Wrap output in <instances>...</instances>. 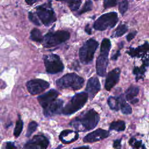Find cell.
Returning <instances> with one entry per match:
<instances>
[{
  "instance_id": "obj_1",
  "label": "cell",
  "mask_w": 149,
  "mask_h": 149,
  "mask_svg": "<svg viewBox=\"0 0 149 149\" xmlns=\"http://www.w3.org/2000/svg\"><path fill=\"white\" fill-rule=\"evenodd\" d=\"M100 120L99 114L93 109L81 113L73 120L70 125L79 131H88L94 129Z\"/></svg>"
},
{
  "instance_id": "obj_2",
  "label": "cell",
  "mask_w": 149,
  "mask_h": 149,
  "mask_svg": "<svg viewBox=\"0 0 149 149\" xmlns=\"http://www.w3.org/2000/svg\"><path fill=\"white\" fill-rule=\"evenodd\" d=\"M111 43L108 38L102 40L100 47V54L96 61V72L98 75L104 76L108 65V54Z\"/></svg>"
},
{
  "instance_id": "obj_3",
  "label": "cell",
  "mask_w": 149,
  "mask_h": 149,
  "mask_svg": "<svg viewBox=\"0 0 149 149\" xmlns=\"http://www.w3.org/2000/svg\"><path fill=\"white\" fill-rule=\"evenodd\" d=\"M84 82L83 78L76 73H68L58 79L56 81V84L60 89L77 90L83 87Z\"/></svg>"
},
{
  "instance_id": "obj_4",
  "label": "cell",
  "mask_w": 149,
  "mask_h": 149,
  "mask_svg": "<svg viewBox=\"0 0 149 149\" xmlns=\"http://www.w3.org/2000/svg\"><path fill=\"white\" fill-rule=\"evenodd\" d=\"M88 98L86 92H81L76 94L70 101L63 108L62 113L64 115H71L81 109L87 101Z\"/></svg>"
},
{
  "instance_id": "obj_5",
  "label": "cell",
  "mask_w": 149,
  "mask_h": 149,
  "mask_svg": "<svg viewBox=\"0 0 149 149\" xmlns=\"http://www.w3.org/2000/svg\"><path fill=\"white\" fill-rule=\"evenodd\" d=\"M98 46V42L94 39H89L79 50V58L83 64L90 63L94 58V53Z\"/></svg>"
},
{
  "instance_id": "obj_6",
  "label": "cell",
  "mask_w": 149,
  "mask_h": 149,
  "mask_svg": "<svg viewBox=\"0 0 149 149\" xmlns=\"http://www.w3.org/2000/svg\"><path fill=\"white\" fill-rule=\"evenodd\" d=\"M118 22L117 13L115 12L105 13L99 17L94 22V28L99 31H104L115 26Z\"/></svg>"
},
{
  "instance_id": "obj_7",
  "label": "cell",
  "mask_w": 149,
  "mask_h": 149,
  "mask_svg": "<svg viewBox=\"0 0 149 149\" xmlns=\"http://www.w3.org/2000/svg\"><path fill=\"white\" fill-rule=\"evenodd\" d=\"M70 37L69 32L59 30L54 33H47L43 38V45L45 47H55L68 40Z\"/></svg>"
},
{
  "instance_id": "obj_8",
  "label": "cell",
  "mask_w": 149,
  "mask_h": 149,
  "mask_svg": "<svg viewBox=\"0 0 149 149\" xmlns=\"http://www.w3.org/2000/svg\"><path fill=\"white\" fill-rule=\"evenodd\" d=\"M44 62L47 72L51 74H55L61 72L64 66L59 56L56 54H50L44 56Z\"/></svg>"
},
{
  "instance_id": "obj_9",
  "label": "cell",
  "mask_w": 149,
  "mask_h": 149,
  "mask_svg": "<svg viewBox=\"0 0 149 149\" xmlns=\"http://www.w3.org/2000/svg\"><path fill=\"white\" fill-rule=\"evenodd\" d=\"M36 12L42 23L47 26L56 20L54 12L49 6L47 5L39 6L36 9Z\"/></svg>"
},
{
  "instance_id": "obj_10",
  "label": "cell",
  "mask_w": 149,
  "mask_h": 149,
  "mask_svg": "<svg viewBox=\"0 0 149 149\" xmlns=\"http://www.w3.org/2000/svg\"><path fill=\"white\" fill-rule=\"evenodd\" d=\"M49 84L45 80L37 79L28 81L26 87L29 92L32 95H37L47 89Z\"/></svg>"
},
{
  "instance_id": "obj_11",
  "label": "cell",
  "mask_w": 149,
  "mask_h": 149,
  "mask_svg": "<svg viewBox=\"0 0 149 149\" xmlns=\"http://www.w3.org/2000/svg\"><path fill=\"white\" fill-rule=\"evenodd\" d=\"M49 144V140L43 135H35L24 146V149H46Z\"/></svg>"
},
{
  "instance_id": "obj_12",
  "label": "cell",
  "mask_w": 149,
  "mask_h": 149,
  "mask_svg": "<svg viewBox=\"0 0 149 149\" xmlns=\"http://www.w3.org/2000/svg\"><path fill=\"white\" fill-rule=\"evenodd\" d=\"M63 101L62 100H55L47 107L44 108L43 113L47 117L51 116L55 114L61 113L63 109Z\"/></svg>"
},
{
  "instance_id": "obj_13",
  "label": "cell",
  "mask_w": 149,
  "mask_h": 149,
  "mask_svg": "<svg viewBox=\"0 0 149 149\" xmlns=\"http://www.w3.org/2000/svg\"><path fill=\"white\" fill-rule=\"evenodd\" d=\"M126 53L131 57L144 58L149 55V43L146 41L143 45L139 46L137 48L129 47V50Z\"/></svg>"
},
{
  "instance_id": "obj_14",
  "label": "cell",
  "mask_w": 149,
  "mask_h": 149,
  "mask_svg": "<svg viewBox=\"0 0 149 149\" xmlns=\"http://www.w3.org/2000/svg\"><path fill=\"white\" fill-rule=\"evenodd\" d=\"M109 135V133L108 131L102 129H98L87 134L83 138V141L85 143L96 142L108 137Z\"/></svg>"
},
{
  "instance_id": "obj_15",
  "label": "cell",
  "mask_w": 149,
  "mask_h": 149,
  "mask_svg": "<svg viewBox=\"0 0 149 149\" xmlns=\"http://www.w3.org/2000/svg\"><path fill=\"white\" fill-rule=\"evenodd\" d=\"M120 73V70L118 68H115L108 73L105 83V88L107 91H110L118 83L119 80Z\"/></svg>"
},
{
  "instance_id": "obj_16",
  "label": "cell",
  "mask_w": 149,
  "mask_h": 149,
  "mask_svg": "<svg viewBox=\"0 0 149 149\" xmlns=\"http://www.w3.org/2000/svg\"><path fill=\"white\" fill-rule=\"evenodd\" d=\"M58 95L59 93L56 90L51 89L48 92L44 93V94L38 96L37 100L41 106L43 108H45L49 104L55 100L58 97Z\"/></svg>"
},
{
  "instance_id": "obj_17",
  "label": "cell",
  "mask_w": 149,
  "mask_h": 149,
  "mask_svg": "<svg viewBox=\"0 0 149 149\" xmlns=\"http://www.w3.org/2000/svg\"><path fill=\"white\" fill-rule=\"evenodd\" d=\"M100 83L97 77H93L88 79L87 83L86 91L88 94V97L91 100L95 97V95L100 90Z\"/></svg>"
},
{
  "instance_id": "obj_18",
  "label": "cell",
  "mask_w": 149,
  "mask_h": 149,
  "mask_svg": "<svg viewBox=\"0 0 149 149\" xmlns=\"http://www.w3.org/2000/svg\"><path fill=\"white\" fill-rule=\"evenodd\" d=\"M79 134L77 132L70 130H65L62 131L59 136V140L65 144L70 143L78 139Z\"/></svg>"
},
{
  "instance_id": "obj_19",
  "label": "cell",
  "mask_w": 149,
  "mask_h": 149,
  "mask_svg": "<svg viewBox=\"0 0 149 149\" xmlns=\"http://www.w3.org/2000/svg\"><path fill=\"white\" fill-rule=\"evenodd\" d=\"M149 65V55L143 58V64L140 67L136 66L134 68L133 73L136 75V80L138 81L139 80L143 78L144 73L146 71L147 68Z\"/></svg>"
},
{
  "instance_id": "obj_20",
  "label": "cell",
  "mask_w": 149,
  "mask_h": 149,
  "mask_svg": "<svg viewBox=\"0 0 149 149\" xmlns=\"http://www.w3.org/2000/svg\"><path fill=\"white\" fill-rule=\"evenodd\" d=\"M139 88L137 86H131L125 92V98L126 100L130 101L134 99L139 94Z\"/></svg>"
},
{
  "instance_id": "obj_21",
  "label": "cell",
  "mask_w": 149,
  "mask_h": 149,
  "mask_svg": "<svg viewBox=\"0 0 149 149\" xmlns=\"http://www.w3.org/2000/svg\"><path fill=\"white\" fill-rule=\"evenodd\" d=\"M107 102L112 110L118 111L120 109L119 95L118 97H109L107 100Z\"/></svg>"
},
{
  "instance_id": "obj_22",
  "label": "cell",
  "mask_w": 149,
  "mask_h": 149,
  "mask_svg": "<svg viewBox=\"0 0 149 149\" xmlns=\"http://www.w3.org/2000/svg\"><path fill=\"white\" fill-rule=\"evenodd\" d=\"M120 97V109L121 111L123 113L126 114V115H129L132 112V108L129 105V104H128L125 98L123 95H119Z\"/></svg>"
},
{
  "instance_id": "obj_23",
  "label": "cell",
  "mask_w": 149,
  "mask_h": 149,
  "mask_svg": "<svg viewBox=\"0 0 149 149\" xmlns=\"http://www.w3.org/2000/svg\"><path fill=\"white\" fill-rule=\"evenodd\" d=\"M126 125L125 122L122 120H118L113 122L109 126L110 130H114L117 132H122L125 130Z\"/></svg>"
},
{
  "instance_id": "obj_24",
  "label": "cell",
  "mask_w": 149,
  "mask_h": 149,
  "mask_svg": "<svg viewBox=\"0 0 149 149\" xmlns=\"http://www.w3.org/2000/svg\"><path fill=\"white\" fill-rule=\"evenodd\" d=\"M57 1H61V2H65L66 3H68L69 8L73 10H77L81 3V0H56Z\"/></svg>"
},
{
  "instance_id": "obj_25",
  "label": "cell",
  "mask_w": 149,
  "mask_h": 149,
  "mask_svg": "<svg viewBox=\"0 0 149 149\" xmlns=\"http://www.w3.org/2000/svg\"><path fill=\"white\" fill-rule=\"evenodd\" d=\"M127 31V27L126 24H120L115 30L112 37H119L122 36Z\"/></svg>"
},
{
  "instance_id": "obj_26",
  "label": "cell",
  "mask_w": 149,
  "mask_h": 149,
  "mask_svg": "<svg viewBox=\"0 0 149 149\" xmlns=\"http://www.w3.org/2000/svg\"><path fill=\"white\" fill-rule=\"evenodd\" d=\"M30 38L32 40L37 42H42L44 38L41 31L37 29H34L32 30L30 33Z\"/></svg>"
},
{
  "instance_id": "obj_27",
  "label": "cell",
  "mask_w": 149,
  "mask_h": 149,
  "mask_svg": "<svg viewBox=\"0 0 149 149\" xmlns=\"http://www.w3.org/2000/svg\"><path fill=\"white\" fill-rule=\"evenodd\" d=\"M23 121L21 119V118H19L17 121L16 122V126H15V129H14V136L16 137H18L22 131V129H23Z\"/></svg>"
},
{
  "instance_id": "obj_28",
  "label": "cell",
  "mask_w": 149,
  "mask_h": 149,
  "mask_svg": "<svg viewBox=\"0 0 149 149\" xmlns=\"http://www.w3.org/2000/svg\"><path fill=\"white\" fill-rule=\"evenodd\" d=\"M37 126H38V125L36 122L32 121V122H30L29 124L28 127H27L26 136L30 137L32 134V133L36 130Z\"/></svg>"
},
{
  "instance_id": "obj_29",
  "label": "cell",
  "mask_w": 149,
  "mask_h": 149,
  "mask_svg": "<svg viewBox=\"0 0 149 149\" xmlns=\"http://www.w3.org/2000/svg\"><path fill=\"white\" fill-rule=\"evenodd\" d=\"M128 1L127 0H122L119 3V11L123 15L124 13L127 11L128 9Z\"/></svg>"
},
{
  "instance_id": "obj_30",
  "label": "cell",
  "mask_w": 149,
  "mask_h": 149,
  "mask_svg": "<svg viewBox=\"0 0 149 149\" xmlns=\"http://www.w3.org/2000/svg\"><path fill=\"white\" fill-rule=\"evenodd\" d=\"M92 8H93L92 1L91 0H86L83 7L82 8L81 10L80 11L79 14H82L86 12L90 11L92 9Z\"/></svg>"
},
{
  "instance_id": "obj_31",
  "label": "cell",
  "mask_w": 149,
  "mask_h": 149,
  "mask_svg": "<svg viewBox=\"0 0 149 149\" xmlns=\"http://www.w3.org/2000/svg\"><path fill=\"white\" fill-rule=\"evenodd\" d=\"M129 144L133 146L134 148L138 149L140 148L141 146H144L142 145V143L141 141H139L137 140L136 139L134 138H132L130 139V140H129Z\"/></svg>"
},
{
  "instance_id": "obj_32",
  "label": "cell",
  "mask_w": 149,
  "mask_h": 149,
  "mask_svg": "<svg viewBox=\"0 0 149 149\" xmlns=\"http://www.w3.org/2000/svg\"><path fill=\"white\" fill-rule=\"evenodd\" d=\"M119 0H104V7L105 9L115 6Z\"/></svg>"
},
{
  "instance_id": "obj_33",
  "label": "cell",
  "mask_w": 149,
  "mask_h": 149,
  "mask_svg": "<svg viewBox=\"0 0 149 149\" xmlns=\"http://www.w3.org/2000/svg\"><path fill=\"white\" fill-rule=\"evenodd\" d=\"M29 18L30 20L33 22L34 24H35L37 26L40 25V23L38 21V20L37 19L36 16L32 13V12H29Z\"/></svg>"
},
{
  "instance_id": "obj_34",
  "label": "cell",
  "mask_w": 149,
  "mask_h": 149,
  "mask_svg": "<svg viewBox=\"0 0 149 149\" xmlns=\"http://www.w3.org/2000/svg\"><path fill=\"white\" fill-rule=\"evenodd\" d=\"M137 34V31H132L131 33H129L127 36H126V40L127 41H130L132 40H133L134 37L136 36V35Z\"/></svg>"
},
{
  "instance_id": "obj_35",
  "label": "cell",
  "mask_w": 149,
  "mask_h": 149,
  "mask_svg": "<svg viewBox=\"0 0 149 149\" xmlns=\"http://www.w3.org/2000/svg\"><path fill=\"white\" fill-rule=\"evenodd\" d=\"M121 140H122V139H117L114 141L113 144V147L114 148L120 149V148L121 147V144H120Z\"/></svg>"
},
{
  "instance_id": "obj_36",
  "label": "cell",
  "mask_w": 149,
  "mask_h": 149,
  "mask_svg": "<svg viewBox=\"0 0 149 149\" xmlns=\"http://www.w3.org/2000/svg\"><path fill=\"white\" fill-rule=\"evenodd\" d=\"M5 147H6V149H17L16 146L15 145V144L11 141L6 142Z\"/></svg>"
},
{
  "instance_id": "obj_37",
  "label": "cell",
  "mask_w": 149,
  "mask_h": 149,
  "mask_svg": "<svg viewBox=\"0 0 149 149\" xmlns=\"http://www.w3.org/2000/svg\"><path fill=\"white\" fill-rule=\"evenodd\" d=\"M120 55V50L119 49L116 51V52L114 55H113L112 56H111V59L113 60V61H116V60H117L118 58Z\"/></svg>"
},
{
  "instance_id": "obj_38",
  "label": "cell",
  "mask_w": 149,
  "mask_h": 149,
  "mask_svg": "<svg viewBox=\"0 0 149 149\" xmlns=\"http://www.w3.org/2000/svg\"><path fill=\"white\" fill-rule=\"evenodd\" d=\"M39 1H41V0H25L26 2L29 5H33V3L38 2Z\"/></svg>"
},
{
  "instance_id": "obj_39",
  "label": "cell",
  "mask_w": 149,
  "mask_h": 149,
  "mask_svg": "<svg viewBox=\"0 0 149 149\" xmlns=\"http://www.w3.org/2000/svg\"><path fill=\"white\" fill-rule=\"evenodd\" d=\"M85 31H86L88 34H91V28H90L88 24H87V25L86 26Z\"/></svg>"
},
{
  "instance_id": "obj_40",
  "label": "cell",
  "mask_w": 149,
  "mask_h": 149,
  "mask_svg": "<svg viewBox=\"0 0 149 149\" xmlns=\"http://www.w3.org/2000/svg\"><path fill=\"white\" fill-rule=\"evenodd\" d=\"M138 101H139V99H138V98H134V99H133L132 100L130 101V102H131L132 104H135L137 103Z\"/></svg>"
}]
</instances>
